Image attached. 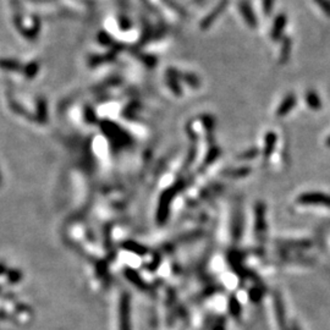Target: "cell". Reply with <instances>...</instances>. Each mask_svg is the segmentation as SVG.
<instances>
[{"label":"cell","mask_w":330,"mask_h":330,"mask_svg":"<svg viewBox=\"0 0 330 330\" xmlns=\"http://www.w3.org/2000/svg\"><path fill=\"white\" fill-rule=\"evenodd\" d=\"M225 4H226V0H224L223 2H220V4H219L218 6H216L215 9L213 10L212 13H209V15H208L207 17H205L204 20L202 21V28H207L208 26H210V23H212L213 21H214L215 18L218 17L219 13H220L224 9H225V6H226Z\"/></svg>","instance_id":"4"},{"label":"cell","mask_w":330,"mask_h":330,"mask_svg":"<svg viewBox=\"0 0 330 330\" xmlns=\"http://www.w3.org/2000/svg\"><path fill=\"white\" fill-rule=\"evenodd\" d=\"M130 317H131L130 297L127 294H124L119 305V330H132Z\"/></svg>","instance_id":"1"},{"label":"cell","mask_w":330,"mask_h":330,"mask_svg":"<svg viewBox=\"0 0 330 330\" xmlns=\"http://www.w3.org/2000/svg\"><path fill=\"white\" fill-rule=\"evenodd\" d=\"M0 66L4 67L6 70H18L20 66H18L17 63H13V61H9V60H2L0 61Z\"/></svg>","instance_id":"10"},{"label":"cell","mask_w":330,"mask_h":330,"mask_svg":"<svg viewBox=\"0 0 330 330\" xmlns=\"http://www.w3.org/2000/svg\"><path fill=\"white\" fill-rule=\"evenodd\" d=\"M7 272H9V270H7L6 264H5L4 262H0V275H4L5 273Z\"/></svg>","instance_id":"15"},{"label":"cell","mask_w":330,"mask_h":330,"mask_svg":"<svg viewBox=\"0 0 330 330\" xmlns=\"http://www.w3.org/2000/svg\"><path fill=\"white\" fill-rule=\"evenodd\" d=\"M2 183V177H1V174H0V186H1Z\"/></svg>","instance_id":"16"},{"label":"cell","mask_w":330,"mask_h":330,"mask_svg":"<svg viewBox=\"0 0 330 330\" xmlns=\"http://www.w3.org/2000/svg\"><path fill=\"white\" fill-rule=\"evenodd\" d=\"M275 313H277L278 323L281 330H286V322H285V312H284V306L281 304L279 299H275Z\"/></svg>","instance_id":"5"},{"label":"cell","mask_w":330,"mask_h":330,"mask_svg":"<svg viewBox=\"0 0 330 330\" xmlns=\"http://www.w3.org/2000/svg\"><path fill=\"white\" fill-rule=\"evenodd\" d=\"M273 9V0H264V12L270 13Z\"/></svg>","instance_id":"13"},{"label":"cell","mask_w":330,"mask_h":330,"mask_svg":"<svg viewBox=\"0 0 330 330\" xmlns=\"http://www.w3.org/2000/svg\"><path fill=\"white\" fill-rule=\"evenodd\" d=\"M34 119L37 120V123L39 124H45L48 120V110H47V103L45 99L38 98L37 99V109H36V116Z\"/></svg>","instance_id":"2"},{"label":"cell","mask_w":330,"mask_h":330,"mask_svg":"<svg viewBox=\"0 0 330 330\" xmlns=\"http://www.w3.org/2000/svg\"><path fill=\"white\" fill-rule=\"evenodd\" d=\"M285 25H286V17L284 15H280L279 17L275 20L274 27H273V29H272L273 38H278V37L280 36L281 32H283V29L285 28Z\"/></svg>","instance_id":"6"},{"label":"cell","mask_w":330,"mask_h":330,"mask_svg":"<svg viewBox=\"0 0 330 330\" xmlns=\"http://www.w3.org/2000/svg\"><path fill=\"white\" fill-rule=\"evenodd\" d=\"M213 330H225V322H224L223 318H221L220 321L216 322Z\"/></svg>","instance_id":"14"},{"label":"cell","mask_w":330,"mask_h":330,"mask_svg":"<svg viewBox=\"0 0 330 330\" xmlns=\"http://www.w3.org/2000/svg\"><path fill=\"white\" fill-rule=\"evenodd\" d=\"M10 107L12 108V110L16 113V114L23 116V118H27V119H34L33 116L29 115V114H28V112H27V110L25 109V108H23L22 105L18 104L17 102H13V101H11V102H10Z\"/></svg>","instance_id":"8"},{"label":"cell","mask_w":330,"mask_h":330,"mask_svg":"<svg viewBox=\"0 0 330 330\" xmlns=\"http://www.w3.org/2000/svg\"><path fill=\"white\" fill-rule=\"evenodd\" d=\"M229 312L231 313V316L235 319H239L240 317H241V305L239 304V301H237L235 297H232V299L230 300Z\"/></svg>","instance_id":"7"},{"label":"cell","mask_w":330,"mask_h":330,"mask_svg":"<svg viewBox=\"0 0 330 330\" xmlns=\"http://www.w3.org/2000/svg\"><path fill=\"white\" fill-rule=\"evenodd\" d=\"M22 279V272L18 269H11L7 272V281L10 284H17Z\"/></svg>","instance_id":"9"},{"label":"cell","mask_w":330,"mask_h":330,"mask_svg":"<svg viewBox=\"0 0 330 330\" xmlns=\"http://www.w3.org/2000/svg\"><path fill=\"white\" fill-rule=\"evenodd\" d=\"M37 70H38V65H37V64L28 65V66H27V69H26V76L28 78L34 77V76H36Z\"/></svg>","instance_id":"11"},{"label":"cell","mask_w":330,"mask_h":330,"mask_svg":"<svg viewBox=\"0 0 330 330\" xmlns=\"http://www.w3.org/2000/svg\"><path fill=\"white\" fill-rule=\"evenodd\" d=\"M240 10H241L243 18H245L246 22L248 23V26L254 28L257 25V20H256V16H254V13L252 11V9H251L250 5H248L246 1H242L241 4H240Z\"/></svg>","instance_id":"3"},{"label":"cell","mask_w":330,"mask_h":330,"mask_svg":"<svg viewBox=\"0 0 330 330\" xmlns=\"http://www.w3.org/2000/svg\"><path fill=\"white\" fill-rule=\"evenodd\" d=\"M16 312L18 313H32L33 311H32V308L29 307V306L27 305H23V304H17L15 307Z\"/></svg>","instance_id":"12"}]
</instances>
